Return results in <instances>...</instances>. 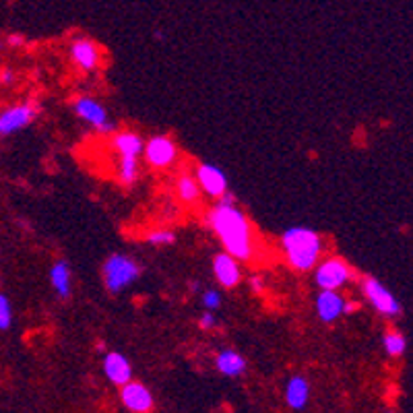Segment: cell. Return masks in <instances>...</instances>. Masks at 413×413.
Returning <instances> with one entry per match:
<instances>
[{"mask_svg": "<svg viewBox=\"0 0 413 413\" xmlns=\"http://www.w3.org/2000/svg\"><path fill=\"white\" fill-rule=\"evenodd\" d=\"M205 226L219 240L224 250L240 263H250L256 254V234L252 221L237 205L236 194L228 190L205 213Z\"/></svg>", "mask_w": 413, "mask_h": 413, "instance_id": "6da1fadb", "label": "cell"}, {"mask_svg": "<svg viewBox=\"0 0 413 413\" xmlns=\"http://www.w3.org/2000/svg\"><path fill=\"white\" fill-rule=\"evenodd\" d=\"M286 263L297 273H310L325 254V237L308 226H292L279 236Z\"/></svg>", "mask_w": 413, "mask_h": 413, "instance_id": "7a4b0ae2", "label": "cell"}, {"mask_svg": "<svg viewBox=\"0 0 413 413\" xmlns=\"http://www.w3.org/2000/svg\"><path fill=\"white\" fill-rule=\"evenodd\" d=\"M102 283L110 295L122 294L143 275V265L128 252H112L102 263Z\"/></svg>", "mask_w": 413, "mask_h": 413, "instance_id": "3957f363", "label": "cell"}, {"mask_svg": "<svg viewBox=\"0 0 413 413\" xmlns=\"http://www.w3.org/2000/svg\"><path fill=\"white\" fill-rule=\"evenodd\" d=\"M70 112L81 120L83 124H87L91 130L100 132V134H112L116 130V122L112 120L108 108L93 95H77L70 100Z\"/></svg>", "mask_w": 413, "mask_h": 413, "instance_id": "277c9868", "label": "cell"}, {"mask_svg": "<svg viewBox=\"0 0 413 413\" xmlns=\"http://www.w3.org/2000/svg\"><path fill=\"white\" fill-rule=\"evenodd\" d=\"M42 114V106L36 100H25L10 104L0 110V139H8L25 128H29Z\"/></svg>", "mask_w": 413, "mask_h": 413, "instance_id": "5b68a950", "label": "cell"}, {"mask_svg": "<svg viewBox=\"0 0 413 413\" xmlns=\"http://www.w3.org/2000/svg\"><path fill=\"white\" fill-rule=\"evenodd\" d=\"M312 273H314V283H316L318 290L339 292L354 279V269L341 256L320 258L318 265L312 269Z\"/></svg>", "mask_w": 413, "mask_h": 413, "instance_id": "8992f818", "label": "cell"}, {"mask_svg": "<svg viewBox=\"0 0 413 413\" xmlns=\"http://www.w3.org/2000/svg\"><path fill=\"white\" fill-rule=\"evenodd\" d=\"M180 157L178 143L170 134H153L145 139V149H143V162L157 172H166L174 168Z\"/></svg>", "mask_w": 413, "mask_h": 413, "instance_id": "52a82bcc", "label": "cell"}, {"mask_svg": "<svg viewBox=\"0 0 413 413\" xmlns=\"http://www.w3.org/2000/svg\"><path fill=\"white\" fill-rule=\"evenodd\" d=\"M68 60L72 62V66L79 72L91 75V72L100 70V66L104 62V50L93 38L75 36L68 44Z\"/></svg>", "mask_w": 413, "mask_h": 413, "instance_id": "ba28073f", "label": "cell"}, {"mask_svg": "<svg viewBox=\"0 0 413 413\" xmlns=\"http://www.w3.org/2000/svg\"><path fill=\"white\" fill-rule=\"evenodd\" d=\"M359 290H361L364 297L370 302V306H372L378 314H382V316H387V318H397V316L401 314V304H399V299L393 295V292H391L384 283H380L376 277L364 275V277L359 279Z\"/></svg>", "mask_w": 413, "mask_h": 413, "instance_id": "9c48e42d", "label": "cell"}, {"mask_svg": "<svg viewBox=\"0 0 413 413\" xmlns=\"http://www.w3.org/2000/svg\"><path fill=\"white\" fill-rule=\"evenodd\" d=\"M194 176L198 180V186L203 190V194L211 196V198H219L224 196L228 190H230V180H228V174L215 166V164H209V162H201L196 164L194 168Z\"/></svg>", "mask_w": 413, "mask_h": 413, "instance_id": "30bf717a", "label": "cell"}, {"mask_svg": "<svg viewBox=\"0 0 413 413\" xmlns=\"http://www.w3.org/2000/svg\"><path fill=\"white\" fill-rule=\"evenodd\" d=\"M211 271H213V277H215L217 286L224 288V290H236L237 286L242 283V279H244L242 263L237 258H234L232 254H228L226 250L213 254Z\"/></svg>", "mask_w": 413, "mask_h": 413, "instance_id": "8fae6325", "label": "cell"}, {"mask_svg": "<svg viewBox=\"0 0 413 413\" xmlns=\"http://www.w3.org/2000/svg\"><path fill=\"white\" fill-rule=\"evenodd\" d=\"M120 401L130 413H151L155 401L151 391L143 382L128 380L126 384L120 387Z\"/></svg>", "mask_w": 413, "mask_h": 413, "instance_id": "7c38bea8", "label": "cell"}, {"mask_svg": "<svg viewBox=\"0 0 413 413\" xmlns=\"http://www.w3.org/2000/svg\"><path fill=\"white\" fill-rule=\"evenodd\" d=\"M345 304L348 299L335 290H320L314 297V310L320 322H335L337 318L345 316Z\"/></svg>", "mask_w": 413, "mask_h": 413, "instance_id": "4fadbf2b", "label": "cell"}, {"mask_svg": "<svg viewBox=\"0 0 413 413\" xmlns=\"http://www.w3.org/2000/svg\"><path fill=\"white\" fill-rule=\"evenodd\" d=\"M110 147L116 153V157H134L141 159L143 157V149H145V137L132 128H124V130H114L110 137Z\"/></svg>", "mask_w": 413, "mask_h": 413, "instance_id": "5bb4252c", "label": "cell"}, {"mask_svg": "<svg viewBox=\"0 0 413 413\" xmlns=\"http://www.w3.org/2000/svg\"><path fill=\"white\" fill-rule=\"evenodd\" d=\"M102 368H104L106 378L112 384H116V387H122L128 380H132V366H130L128 357L124 354H120V352H106L104 354V361H102Z\"/></svg>", "mask_w": 413, "mask_h": 413, "instance_id": "9a60e30c", "label": "cell"}, {"mask_svg": "<svg viewBox=\"0 0 413 413\" xmlns=\"http://www.w3.org/2000/svg\"><path fill=\"white\" fill-rule=\"evenodd\" d=\"M50 286L59 299L66 302L72 295V267L66 258H56L50 267Z\"/></svg>", "mask_w": 413, "mask_h": 413, "instance_id": "2e32d148", "label": "cell"}, {"mask_svg": "<svg viewBox=\"0 0 413 413\" xmlns=\"http://www.w3.org/2000/svg\"><path fill=\"white\" fill-rule=\"evenodd\" d=\"M174 194L182 205H198L203 198V190L198 186V180L194 172H180L174 182Z\"/></svg>", "mask_w": 413, "mask_h": 413, "instance_id": "e0dca14e", "label": "cell"}, {"mask_svg": "<svg viewBox=\"0 0 413 413\" xmlns=\"http://www.w3.org/2000/svg\"><path fill=\"white\" fill-rule=\"evenodd\" d=\"M215 368L221 376H228V378H237L246 372L248 364H246V357L236 352V350H221L215 355Z\"/></svg>", "mask_w": 413, "mask_h": 413, "instance_id": "ac0fdd59", "label": "cell"}, {"mask_svg": "<svg viewBox=\"0 0 413 413\" xmlns=\"http://www.w3.org/2000/svg\"><path fill=\"white\" fill-rule=\"evenodd\" d=\"M308 401H310V382H308V378H304L302 374H294L288 380V384H286V403L292 410L299 412V410H304L308 405Z\"/></svg>", "mask_w": 413, "mask_h": 413, "instance_id": "d6986e66", "label": "cell"}, {"mask_svg": "<svg viewBox=\"0 0 413 413\" xmlns=\"http://www.w3.org/2000/svg\"><path fill=\"white\" fill-rule=\"evenodd\" d=\"M116 180H118L120 186L132 188L141 180V159L118 157V162H116Z\"/></svg>", "mask_w": 413, "mask_h": 413, "instance_id": "ffe728a7", "label": "cell"}, {"mask_svg": "<svg viewBox=\"0 0 413 413\" xmlns=\"http://www.w3.org/2000/svg\"><path fill=\"white\" fill-rule=\"evenodd\" d=\"M382 348L391 357H401L407 350V339L397 329H387L382 335Z\"/></svg>", "mask_w": 413, "mask_h": 413, "instance_id": "44dd1931", "label": "cell"}, {"mask_svg": "<svg viewBox=\"0 0 413 413\" xmlns=\"http://www.w3.org/2000/svg\"><path fill=\"white\" fill-rule=\"evenodd\" d=\"M176 232L170 230V228H155L151 232L145 234V242L153 248H168V246H174L176 244Z\"/></svg>", "mask_w": 413, "mask_h": 413, "instance_id": "7402d4cb", "label": "cell"}, {"mask_svg": "<svg viewBox=\"0 0 413 413\" xmlns=\"http://www.w3.org/2000/svg\"><path fill=\"white\" fill-rule=\"evenodd\" d=\"M196 295H198V302H201L203 310H213V312H217V310L224 306V294H221L219 290H213V288L203 286V290Z\"/></svg>", "mask_w": 413, "mask_h": 413, "instance_id": "603a6c76", "label": "cell"}, {"mask_svg": "<svg viewBox=\"0 0 413 413\" xmlns=\"http://www.w3.org/2000/svg\"><path fill=\"white\" fill-rule=\"evenodd\" d=\"M13 302L6 294H0V331H8L13 327Z\"/></svg>", "mask_w": 413, "mask_h": 413, "instance_id": "cb8c5ba5", "label": "cell"}, {"mask_svg": "<svg viewBox=\"0 0 413 413\" xmlns=\"http://www.w3.org/2000/svg\"><path fill=\"white\" fill-rule=\"evenodd\" d=\"M196 325L201 331H215L219 327V318L213 310H203L196 318Z\"/></svg>", "mask_w": 413, "mask_h": 413, "instance_id": "d4e9b609", "label": "cell"}, {"mask_svg": "<svg viewBox=\"0 0 413 413\" xmlns=\"http://www.w3.org/2000/svg\"><path fill=\"white\" fill-rule=\"evenodd\" d=\"M15 83V72L10 68L0 70V87H10Z\"/></svg>", "mask_w": 413, "mask_h": 413, "instance_id": "484cf974", "label": "cell"}, {"mask_svg": "<svg viewBox=\"0 0 413 413\" xmlns=\"http://www.w3.org/2000/svg\"><path fill=\"white\" fill-rule=\"evenodd\" d=\"M250 286H252V290H254V292H260V288H263L260 277H252V279H250Z\"/></svg>", "mask_w": 413, "mask_h": 413, "instance_id": "4316f807", "label": "cell"}]
</instances>
